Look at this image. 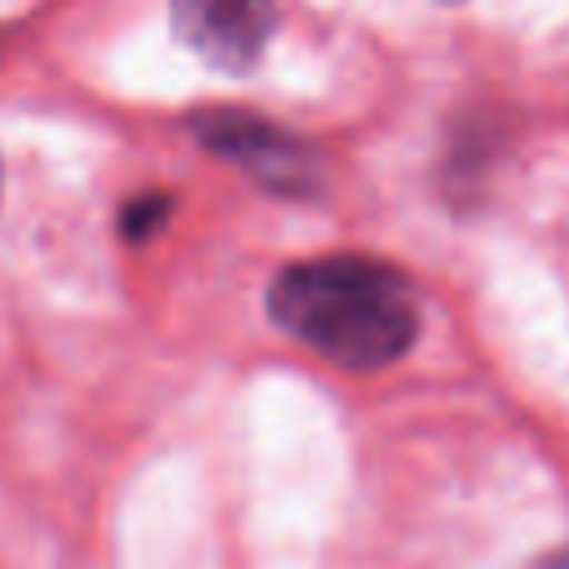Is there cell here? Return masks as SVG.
Here are the masks:
<instances>
[{
    "label": "cell",
    "mask_w": 569,
    "mask_h": 569,
    "mask_svg": "<svg viewBox=\"0 0 569 569\" xmlns=\"http://www.w3.org/2000/svg\"><path fill=\"white\" fill-rule=\"evenodd\" d=\"M271 320L342 369H382L418 338V302L409 284L356 253L284 267L267 293Z\"/></svg>",
    "instance_id": "obj_1"
},
{
    "label": "cell",
    "mask_w": 569,
    "mask_h": 569,
    "mask_svg": "<svg viewBox=\"0 0 569 569\" xmlns=\"http://www.w3.org/2000/svg\"><path fill=\"white\" fill-rule=\"evenodd\" d=\"M169 9L178 40L227 76L249 71L276 31L271 0H169Z\"/></svg>",
    "instance_id": "obj_2"
},
{
    "label": "cell",
    "mask_w": 569,
    "mask_h": 569,
    "mask_svg": "<svg viewBox=\"0 0 569 569\" xmlns=\"http://www.w3.org/2000/svg\"><path fill=\"white\" fill-rule=\"evenodd\" d=\"M196 133H200V142L209 151L227 156L253 182H262V187H271L280 196L316 191V160H311V151L298 138H289L276 124H267V120L236 116V111H213V116L196 120Z\"/></svg>",
    "instance_id": "obj_3"
},
{
    "label": "cell",
    "mask_w": 569,
    "mask_h": 569,
    "mask_svg": "<svg viewBox=\"0 0 569 569\" xmlns=\"http://www.w3.org/2000/svg\"><path fill=\"white\" fill-rule=\"evenodd\" d=\"M529 569H569V551H551V556H542V560L529 565Z\"/></svg>",
    "instance_id": "obj_4"
},
{
    "label": "cell",
    "mask_w": 569,
    "mask_h": 569,
    "mask_svg": "<svg viewBox=\"0 0 569 569\" xmlns=\"http://www.w3.org/2000/svg\"><path fill=\"white\" fill-rule=\"evenodd\" d=\"M449 4H453V0H449Z\"/></svg>",
    "instance_id": "obj_5"
}]
</instances>
